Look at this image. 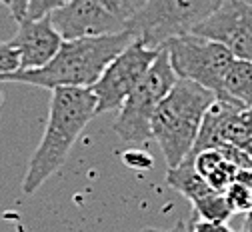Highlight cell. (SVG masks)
Returning a JSON list of instances; mask_svg holds the SVG:
<instances>
[{
	"label": "cell",
	"mask_w": 252,
	"mask_h": 232,
	"mask_svg": "<svg viewBox=\"0 0 252 232\" xmlns=\"http://www.w3.org/2000/svg\"><path fill=\"white\" fill-rule=\"evenodd\" d=\"M240 232H252V212H248V216H246V220H244Z\"/></svg>",
	"instance_id": "obj_21"
},
{
	"label": "cell",
	"mask_w": 252,
	"mask_h": 232,
	"mask_svg": "<svg viewBox=\"0 0 252 232\" xmlns=\"http://www.w3.org/2000/svg\"><path fill=\"white\" fill-rule=\"evenodd\" d=\"M222 0H148L128 24V30L150 48H162L168 40L192 32Z\"/></svg>",
	"instance_id": "obj_5"
},
{
	"label": "cell",
	"mask_w": 252,
	"mask_h": 232,
	"mask_svg": "<svg viewBox=\"0 0 252 232\" xmlns=\"http://www.w3.org/2000/svg\"><path fill=\"white\" fill-rule=\"evenodd\" d=\"M96 116V98L90 88H54L50 96L48 122L40 144L30 156L22 180L24 196H32L60 166L86 124Z\"/></svg>",
	"instance_id": "obj_2"
},
{
	"label": "cell",
	"mask_w": 252,
	"mask_h": 232,
	"mask_svg": "<svg viewBox=\"0 0 252 232\" xmlns=\"http://www.w3.org/2000/svg\"><path fill=\"white\" fill-rule=\"evenodd\" d=\"M122 160L126 162V166H130V168H136V170H148L152 168V156L144 150H128Z\"/></svg>",
	"instance_id": "obj_18"
},
{
	"label": "cell",
	"mask_w": 252,
	"mask_h": 232,
	"mask_svg": "<svg viewBox=\"0 0 252 232\" xmlns=\"http://www.w3.org/2000/svg\"><path fill=\"white\" fill-rule=\"evenodd\" d=\"M192 34L220 42L234 58L252 62V2L244 0H222Z\"/></svg>",
	"instance_id": "obj_9"
},
{
	"label": "cell",
	"mask_w": 252,
	"mask_h": 232,
	"mask_svg": "<svg viewBox=\"0 0 252 232\" xmlns=\"http://www.w3.org/2000/svg\"><path fill=\"white\" fill-rule=\"evenodd\" d=\"M148 0H72L50 14L62 38L104 36L128 30Z\"/></svg>",
	"instance_id": "obj_6"
},
{
	"label": "cell",
	"mask_w": 252,
	"mask_h": 232,
	"mask_svg": "<svg viewBox=\"0 0 252 232\" xmlns=\"http://www.w3.org/2000/svg\"><path fill=\"white\" fill-rule=\"evenodd\" d=\"M168 52L160 48L142 82L128 94L114 120V132L124 142H148L152 138V118L164 96L176 84Z\"/></svg>",
	"instance_id": "obj_4"
},
{
	"label": "cell",
	"mask_w": 252,
	"mask_h": 232,
	"mask_svg": "<svg viewBox=\"0 0 252 232\" xmlns=\"http://www.w3.org/2000/svg\"><path fill=\"white\" fill-rule=\"evenodd\" d=\"M224 144L244 150L252 158V108L232 106L224 122Z\"/></svg>",
	"instance_id": "obj_14"
},
{
	"label": "cell",
	"mask_w": 252,
	"mask_h": 232,
	"mask_svg": "<svg viewBox=\"0 0 252 232\" xmlns=\"http://www.w3.org/2000/svg\"><path fill=\"white\" fill-rule=\"evenodd\" d=\"M72 0H30L28 4V10H26V16L28 20H38V18H46L50 16L52 12L64 8L66 4H70Z\"/></svg>",
	"instance_id": "obj_16"
},
{
	"label": "cell",
	"mask_w": 252,
	"mask_h": 232,
	"mask_svg": "<svg viewBox=\"0 0 252 232\" xmlns=\"http://www.w3.org/2000/svg\"><path fill=\"white\" fill-rule=\"evenodd\" d=\"M0 4H8V0H0Z\"/></svg>",
	"instance_id": "obj_24"
},
{
	"label": "cell",
	"mask_w": 252,
	"mask_h": 232,
	"mask_svg": "<svg viewBox=\"0 0 252 232\" xmlns=\"http://www.w3.org/2000/svg\"><path fill=\"white\" fill-rule=\"evenodd\" d=\"M162 48L168 52L172 70L178 78L192 80L212 90L216 98L220 96L224 76L234 62V56L226 46L188 32L168 40Z\"/></svg>",
	"instance_id": "obj_7"
},
{
	"label": "cell",
	"mask_w": 252,
	"mask_h": 232,
	"mask_svg": "<svg viewBox=\"0 0 252 232\" xmlns=\"http://www.w3.org/2000/svg\"><path fill=\"white\" fill-rule=\"evenodd\" d=\"M168 184L184 194L192 202L194 210L202 216V220L210 222H226L232 216V210L222 192L214 190L196 170L192 158H184L176 168H168L166 172Z\"/></svg>",
	"instance_id": "obj_10"
},
{
	"label": "cell",
	"mask_w": 252,
	"mask_h": 232,
	"mask_svg": "<svg viewBox=\"0 0 252 232\" xmlns=\"http://www.w3.org/2000/svg\"><path fill=\"white\" fill-rule=\"evenodd\" d=\"M194 160V166L198 174L218 192H222L236 180V176L242 170L252 168V158L232 146V144H222L216 148H206L194 156H188Z\"/></svg>",
	"instance_id": "obj_12"
},
{
	"label": "cell",
	"mask_w": 252,
	"mask_h": 232,
	"mask_svg": "<svg viewBox=\"0 0 252 232\" xmlns=\"http://www.w3.org/2000/svg\"><path fill=\"white\" fill-rule=\"evenodd\" d=\"M216 100V94L192 80L178 78L164 96L152 118V138L158 142L168 168L190 154L206 110Z\"/></svg>",
	"instance_id": "obj_3"
},
{
	"label": "cell",
	"mask_w": 252,
	"mask_h": 232,
	"mask_svg": "<svg viewBox=\"0 0 252 232\" xmlns=\"http://www.w3.org/2000/svg\"><path fill=\"white\" fill-rule=\"evenodd\" d=\"M20 70V58L18 52L14 50V46L8 42H0V76L2 74H10Z\"/></svg>",
	"instance_id": "obj_17"
},
{
	"label": "cell",
	"mask_w": 252,
	"mask_h": 232,
	"mask_svg": "<svg viewBox=\"0 0 252 232\" xmlns=\"http://www.w3.org/2000/svg\"><path fill=\"white\" fill-rule=\"evenodd\" d=\"M142 232H170V230H160V228H152V226H148V228H142Z\"/></svg>",
	"instance_id": "obj_23"
},
{
	"label": "cell",
	"mask_w": 252,
	"mask_h": 232,
	"mask_svg": "<svg viewBox=\"0 0 252 232\" xmlns=\"http://www.w3.org/2000/svg\"><path fill=\"white\" fill-rule=\"evenodd\" d=\"M170 232H190V226H188L186 222H178Z\"/></svg>",
	"instance_id": "obj_22"
},
{
	"label": "cell",
	"mask_w": 252,
	"mask_h": 232,
	"mask_svg": "<svg viewBox=\"0 0 252 232\" xmlns=\"http://www.w3.org/2000/svg\"><path fill=\"white\" fill-rule=\"evenodd\" d=\"M224 198L232 212H252V184L244 176H236V180L224 190Z\"/></svg>",
	"instance_id": "obj_15"
},
{
	"label": "cell",
	"mask_w": 252,
	"mask_h": 232,
	"mask_svg": "<svg viewBox=\"0 0 252 232\" xmlns=\"http://www.w3.org/2000/svg\"><path fill=\"white\" fill-rule=\"evenodd\" d=\"M190 232H234L230 226H226V222H210V220H192L190 224Z\"/></svg>",
	"instance_id": "obj_19"
},
{
	"label": "cell",
	"mask_w": 252,
	"mask_h": 232,
	"mask_svg": "<svg viewBox=\"0 0 252 232\" xmlns=\"http://www.w3.org/2000/svg\"><path fill=\"white\" fill-rule=\"evenodd\" d=\"M218 100L236 104L240 108H252V62L238 60L230 64V68L222 82V92Z\"/></svg>",
	"instance_id": "obj_13"
},
{
	"label": "cell",
	"mask_w": 252,
	"mask_h": 232,
	"mask_svg": "<svg viewBox=\"0 0 252 232\" xmlns=\"http://www.w3.org/2000/svg\"><path fill=\"white\" fill-rule=\"evenodd\" d=\"M28 4L30 0H8V8H10V14L16 22L24 20L26 16V10H28Z\"/></svg>",
	"instance_id": "obj_20"
},
{
	"label": "cell",
	"mask_w": 252,
	"mask_h": 232,
	"mask_svg": "<svg viewBox=\"0 0 252 232\" xmlns=\"http://www.w3.org/2000/svg\"><path fill=\"white\" fill-rule=\"evenodd\" d=\"M136 36L130 30L104 36H82L62 42L56 56L36 70L2 74L0 82H20L40 88H90L106 66Z\"/></svg>",
	"instance_id": "obj_1"
},
{
	"label": "cell",
	"mask_w": 252,
	"mask_h": 232,
	"mask_svg": "<svg viewBox=\"0 0 252 232\" xmlns=\"http://www.w3.org/2000/svg\"><path fill=\"white\" fill-rule=\"evenodd\" d=\"M160 48H150L140 38H134L90 86L96 98V114L116 110L124 104L128 94L142 82Z\"/></svg>",
	"instance_id": "obj_8"
},
{
	"label": "cell",
	"mask_w": 252,
	"mask_h": 232,
	"mask_svg": "<svg viewBox=\"0 0 252 232\" xmlns=\"http://www.w3.org/2000/svg\"><path fill=\"white\" fill-rule=\"evenodd\" d=\"M62 42H64V38H62L50 16L38 20H20L18 32L14 34V38H10V44L14 46L20 58V70L42 68L56 56Z\"/></svg>",
	"instance_id": "obj_11"
}]
</instances>
